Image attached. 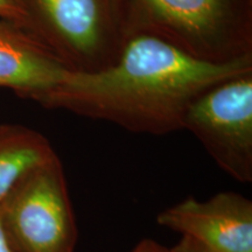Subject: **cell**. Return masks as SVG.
I'll list each match as a JSON object with an SVG mask.
<instances>
[{"label":"cell","instance_id":"obj_1","mask_svg":"<svg viewBox=\"0 0 252 252\" xmlns=\"http://www.w3.org/2000/svg\"><path fill=\"white\" fill-rule=\"evenodd\" d=\"M252 71V55L209 62L159 37H127L118 59L98 71L65 70L37 104L121 126L133 133L163 135L182 130L188 105L220 82Z\"/></svg>","mask_w":252,"mask_h":252},{"label":"cell","instance_id":"obj_2","mask_svg":"<svg viewBox=\"0 0 252 252\" xmlns=\"http://www.w3.org/2000/svg\"><path fill=\"white\" fill-rule=\"evenodd\" d=\"M126 37L146 34L195 58L252 55V0H119Z\"/></svg>","mask_w":252,"mask_h":252},{"label":"cell","instance_id":"obj_3","mask_svg":"<svg viewBox=\"0 0 252 252\" xmlns=\"http://www.w3.org/2000/svg\"><path fill=\"white\" fill-rule=\"evenodd\" d=\"M31 32L68 71L111 65L126 37L119 0H21Z\"/></svg>","mask_w":252,"mask_h":252},{"label":"cell","instance_id":"obj_4","mask_svg":"<svg viewBox=\"0 0 252 252\" xmlns=\"http://www.w3.org/2000/svg\"><path fill=\"white\" fill-rule=\"evenodd\" d=\"M15 252H75L78 229L60 158L28 174L0 204Z\"/></svg>","mask_w":252,"mask_h":252},{"label":"cell","instance_id":"obj_5","mask_svg":"<svg viewBox=\"0 0 252 252\" xmlns=\"http://www.w3.org/2000/svg\"><path fill=\"white\" fill-rule=\"evenodd\" d=\"M182 130L235 181H252V71L220 82L186 110Z\"/></svg>","mask_w":252,"mask_h":252},{"label":"cell","instance_id":"obj_6","mask_svg":"<svg viewBox=\"0 0 252 252\" xmlns=\"http://www.w3.org/2000/svg\"><path fill=\"white\" fill-rule=\"evenodd\" d=\"M157 223L213 252H252V201L236 191L186 197L158 214Z\"/></svg>","mask_w":252,"mask_h":252},{"label":"cell","instance_id":"obj_7","mask_svg":"<svg viewBox=\"0 0 252 252\" xmlns=\"http://www.w3.org/2000/svg\"><path fill=\"white\" fill-rule=\"evenodd\" d=\"M65 70L37 37L0 19V88L37 103Z\"/></svg>","mask_w":252,"mask_h":252},{"label":"cell","instance_id":"obj_8","mask_svg":"<svg viewBox=\"0 0 252 252\" xmlns=\"http://www.w3.org/2000/svg\"><path fill=\"white\" fill-rule=\"evenodd\" d=\"M59 158L40 132L19 124H0V204L28 174Z\"/></svg>","mask_w":252,"mask_h":252},{"label":"cell","instance_id":"obj_9","mask_svg":"<svg viewBox=\"0 0 252 252\" xmlns=\"http://www.w3.org/2000/svg\"><path fill=\"white\" fill-rule=\"evenodd\" d=\"M0 19L31 32V24L21 0H0Z\"/></svg>","mask_w":252,"mask_h":252},{"label":"cell","instance_id":"obj_10","mask_svg":"<svg viewBox=\"0 0 252 252\" xmlns=\"http://www.w3.org/2000/svg\"><path fill=\"white\" fill-rule=\"evenodd\" d=\"M167 248L163 247L159 242L151 238H145L140 241L130 252H166Z\"/></svg>","mask_w":252,"mask_h":252},{"label":"cell","instance_id":"obj_11","mask_svg":"<svg viewBox=\"0 0 252 252\" xmlns=\"http://www.w3.org/2000/svg\"><path fill=\"white\" fill-rule=\"evenodd\" d=\"M178 243L180 244V247L184 252H213L208 250L206 248H203L202 245L195 243V242L190 241V239L186 237H181V239L178 242Z\"/></svg>","mask_w":252,"mask_h":252},{"label":"cell","instance_id":"obj_12","mask_svg":"<svg viewBox=\"0 0 252 252\" xmlns=\"http://www.w3.org/2000/svg\"><path fill=\"white\" fill-rule=\"evenodd\" d=\"M0 252H15L12 245L9 244L4 230L1 228V224H0Z\"/></svg>","mask_w":252,"mask_h":252},{"label":"cell","instance_id":"obj_13","mask_svg":"<svg viewBox=\"0 0 252 252\" xmlns=\"http://www.w3.org/2000/svg\"><path fill=\"white\" fill-rule=\"evenodd\" d=\"M166 252H184V251H182L180 244L176 243V244L174 245V247L167 248V251H166Z\"/></svg>","mask_w":252,"mask_h":252}]
</instances>
